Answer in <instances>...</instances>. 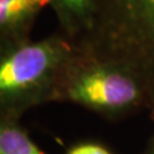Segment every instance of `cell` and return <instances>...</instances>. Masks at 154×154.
<instances>
[{
  "mask_svg": "<svg viewBox=\"0 0 154 154\" xmlns=\"http://www.w3.org/2000/svg\"><path fill=\"white\" fill-rule=\"evenodd\" d=\"M89 31L73 45L131 74L154 116V0H91Z\"/></svg>",
  "mask_w": 154,
  "mask_h": 154,
  "instance_id": "obj_1",
  "label": "cell"
},
{
  "mask_svg": "<svg viewBox=\"0 0 154 154\" xmlns=\"http://www.w3.org/2000/svg\"><path fill=\"white\" fill-rule=\"evenodd\" d=\"M74 53L75 47L63 33L37 42L1 47V118L18 120L34 106L55 102L60 75Z\"/></svg>",
  "mask_w": 154,
  "mask_h": 154,
  "instance_id": "obj_2",
  "label": "cell"
},
{
  "mask_svg": "<svg viewBox=\"0 0 154 154\" xmlns=\"http://www.w3.org/2000/svg\"><path fill=\"white\" fill-rule=\"evenodd\" d=\"M55 102H71L107 118L147 110L145 93L131 74L77 49L60 75Z\"/></svg>",
  "mask_w": 154,
  "mask_h": 154,
  "instance_id": "obj_3",
  "label": "cell"
},
{
  "mask_svg": "<svg viewBox=\"0 0 154 154\" xmlns=\"http://www.w3.org/2000/svg\"><path fill=\"white\" fill-rule=\"evenodd\" d=\"M50 4L51 0H0L1 47L29 42L35 17Z\"/></svg>",
  "mask_w": 154,
  "mask_h": 154,
  "instance_id": "obj_4",
  "label": "cell"
},
{
  "mask_svg": "<svg viewBox=\"0 0 154 154\" xmlns=\"http://www.w3.org/2000/svg\"><path fill=\"white\" fill-rule=\"evenodd\" d=\"M61 33L74 45L89 31L93 17L91 0H51Z\"/></svg>",
  "mask_w": 154,
  "mask_h": 154,
  "instance_id": "obj_5",
  "label": "cell"
},
{
  "mask_svg": "<svg viewBox=\"0 0 154 154\" xmlns=\"http://www.w3.org/2000/svg\"><path fill=\"white\" fill-rule=\"evenodd\" d=\"M17 121L1 118L0 154H44Z\"/></svg>",
  "mask_w": 154,
  "mask_h": 154,
  "instance_id": "obj_6",
  "label": "cell"
},
{
  "mask_svg": "<svg viewBox=\"0 0 154 154\" xmlns=\"http://www.w3.org/2000/svg\"><path fill=\"white\" fill-rule=\"evenodd\" d=\"M67 154H111L109 151L97 144H81L69 152Z\"/></svg>",
  "mask_w": 154,
  "mask_h": 154,
  "instance_id": "obj_7",
  "label": "cell"
},
{
  "mask_svg": "<svg viewBox=\"0 0 154 154\" xmlns=\"http://www.w3.org/2000/svg\"><path fill=\"white\" fill-rule=\"evenodd\" d=\"M147 154H154V142H153V144H152V146H151V149H149Z\"/></svg>",
  "mask_w": 154,
  "mask_h": 154,
  "instance_id": "obj_8",
  "label": "cell"
}]
</instances>
